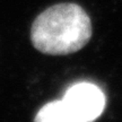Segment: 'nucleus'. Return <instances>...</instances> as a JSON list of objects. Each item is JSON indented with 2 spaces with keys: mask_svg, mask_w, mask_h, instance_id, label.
<instances>
[{
  "mask_svg": "<svg viewBox=\"0 0 122 122\" xmlns=\"http://www.w3.org/2000/svg\"><path fill=\"white\" fill-rule=\"evenodd\" d=\"M91 37V18L79 5L71 2L49 7L35 18L30 27L33 46L51 56L77 52Z\"/></svg>",
  "mask_w": 122,
  "mask_h": 122,
  "instance_id": "f257e3e1",
  "label": "nucleus"
},
{
  "mask_svg": "<svg viewBox=\"0 0 122 122\" xmlns=\"http://www.w3.org/2000/svg\"><path fill=\"white\" fill-rule=\"evenodd\" d=\"M62 100L84 122H94L103 113L106 105L103 91L95 84L86 81L71 85Z\"/></svg>",
  "mask_w": 122,
  "mask_h": 122,
  "instance_id": "f03ea898",
  "label": "nucleus"
},
{
  "mask_svg": "<svg viewBox=\"0 0 122 122\" xmlns=\"http://www.w3.org/2000/svg\"><path fill=\"white\" fill-rule=\"evenodd\" d=\"M34 122H84L72 109L62 100L43 105L34 118Z\"/></svg>",
  "mask_w": 122,
  "mask_h": 122,
  "instance_id": "7ed1b4c3",
  "label": "nucleus"
}]
</instances>
